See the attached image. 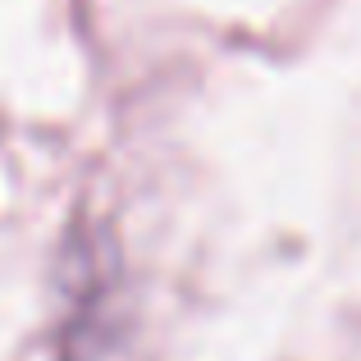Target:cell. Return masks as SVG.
<instances>
[]
</instances>
